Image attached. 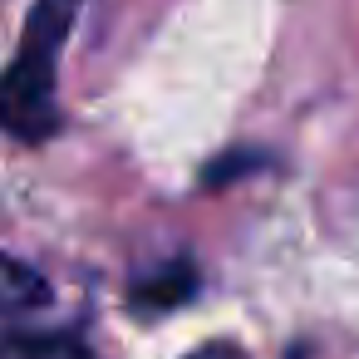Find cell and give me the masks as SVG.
<instances>
[{
    "label": "cell",
    "mask_w": 359,
    "mask_h": 359,
    "mask_svg": "<svg viewBox=\"0 0 359 359\" xmlns=\"http://www.w3.org/2000/svg\"><path fill=\"white\" fill-rule=\"evenodd\" d=\"M84 0H40L25 20L20 55L0 74V128L20 143H45L60 133V99H55V60L69 40V25Z\"/></svg>",
    "instance_id": "obj_1"
},
{
    "label": "cell",
    "mask_w": 359,
    "mask_h": 359,
    "mask_svg": "<svg viewBox=\"0 0 359 359\" xmlns=\"http://www.w3.org/2000/svg\"><path fill=\"white\" fill-rule=\"evenodd\" d=\"M197 290V276H192V266L187 261H172V266H163V271H153L148 280H138L133 285V305L148 315H158V310H172L177 300H187Z\"/></svg>",
    "instance_id": "obj_2"
},
{
    "label": "cell",
    "mask_w": 359,
    "mask_h": 359,
    "mask_svg": "<svg viewBox=\"0 0 359 359\" xmlns=\"http://www.w3.org/2000/svg\"><path fill=\"white\" fill-rule=\"evenodd\" d=\"M50 300V285L40 280V271H30L25 261L0 251V315H15V310H35Z\"/></svg>",
    "instance_id": "obj_3"
},
{
    "label": "cell",
    "mask_w": 359,
    "mask_h": 359,
    "mask_svg": "<svg viewBox=\"0 0 359 359\" xmlns=\"http://www.w3.org/2000/svg\"><path fill=\"white\" fill-rule=\"evenodd\" d=\"M0 359H94L74 334H0Z\"/></svg>",
    "instance_id": "obj_4"
},
{
    "label": "cell",
    "mask_w": 359,
    "mask_h": 359,
    "mask_svg": "<svg viewBox=\"0 0 359 359\" xmlns=\"http://www.w3.org/2000/svg\"><path fill=\"white\" fill-rule=\"evenodd\" d=\"M192 359H241V349H231V344H207V349H197Z\"/></svg>",
    "instance_id": "obj_5"
}]
</instances>
